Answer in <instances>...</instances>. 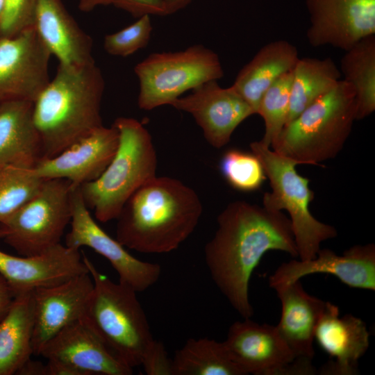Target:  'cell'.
I'll list each match as a JSON object with an SVG mask.
<instances>
[{
    "label": "cell",
    "mask_w": 375,
    "mask_h": 375,
    "mask_svg": "<svg viewBox=\"0 0 375 375\" xmlns=\"http://www.w3.org/2000/svg\"><path fill=\"white\" fill-rule=\"evenodd\" d=\"M14 298L10 287L0 274V321L7 313Z\"/></svg>",
    "instance_id": "37"
},
{
    "label": "cell",
    "mask_w": 375,
    "mask_h": 375,
    "mask_svg": "<svg viewBox=\"0 0 375 375\" xmlns=\"http://www.w3.org/2000/svg\"><path fill=\"white\" fill-rule=\"evenodd\" d=\"M37 0H4L0 15V39L15 37L34 27Z\"/></svg>",
    "instance_id": "33"
},
{
    "label": "cell",
    "mask_w": 375,
    "mask_h": 375,
    "mask_svg": "<svg viewBox=\"0 0 375 375\" xmlns=\"http://www.w3.org/2000/svg\"><path fill=\"white\" fill-rule=\"evenodd\" d=\"M217 224L204 247L206 265L235 310L244 319L251 318L249 281L263 255L276 250L298 257L290 219L281 211L235 201L221 212Z\"/></svg>",
    "instance_id": "1"
},
{
    "label": "cell",
    "mask_w": 375,
    "mask_h": 375,
    "mask_svg": "<svg viewBox=\"0 0 375 375\" xmlns=\"http://www.w3.org/2000/svg\"><path fill=\"white\" fill-rule=\"evenodd\" d=\"M223 342L247 374L290 375L295 358L274 326L244 318L230 326Z\"/></svg>",
    "instance_id": "16"
},
{
    "label": "cell",
    "mask_w": 375,
    "mask_h": 375,
    "mask_svg": "<svg viewBox=\"0 0 375 375\" xmlns=\"http://www.w3.org/2000/svg\"><path fill=\"white\" fill-rule=\"evenodd\" d=\"M112 125L119 132L114 157L99 178L79 187L87 207L104 223L117 219L131 196L156 176L157 156L148 130L129 117H118Z\"/></svg>",
    "instance_id": "6"
},
{
    "label": "cell",
    "mask_w": 375,
    "mask_h": 375,
    "mask_svg": "<svg viewBox=\"0 0 375 375\" xmlns=\"http://www.w3.org/2000/svg\"><path fill=\"white\" fill-rule=\"evenodd\" d=\"M330 274L349 287L375 290V245H355L338 255L321 249L310 260L282 263L269 278L271 288L289 284L312 274Z\"/></svg>",
    "instance_id": "17"
},
{
    "label": "cell",
    "mask_w": 375,
    "mask_h": 375,
    "mask_svg": "<svg viewBox=\"0 0 375 375\" xmlns=\"http://www.w3.org/2000/svg\"><path fill=\"white\" fill-rule=\"evenodd\" d=\"M112 0H78V8L83 12H90L99 6L111 4Z\"/></svg>",
    "instance_id": "40"
},
{
    "label": "cell",
    "mask_w": 375,
    "mask_h": 375,
    "mask_svg": "<svg viewBox=\"0 0 375 375\" xmlns=\"http://www.w3.org/2000/svg\"><path fill=\"white\" fill-rule=\"evenodd\" d=\"M71 205V229L65 237L67 247L78 250L81 247L91 248L109 261L119 276V282L137 292L149 289L158 281L160 265L135 258L107 234L91 216L79 187L72 188Z\"/></svg>",
    "instance_id": "10"
},
{
    "label": "cell",
    "mask_w": 375,
    "mask_h": 375,
    "mask_svg": "<svg viewBox=\"0 0 375 375\" xmlns=\"http://www.w3.org/2000/svg\"><path fill=\"white\" fill-rule=\"evenodd\" d=\"M44 180L33 169L0 166V223L33 197Z\"/></svg>",
    "instance_id": "29"
},
{
    "label": "cell",
    "mask_w": 375,
    "mask_h": 375,
    "mask_svg": "<svg viewBox=\"0 0 375 375\" xmlns=\"http://www.w3.org/2000/svg\"><path fill=\"white\" fill-rule=\"evenodd\" d=\"M229 356L224 342L190 338L172 359V375H246Z\"/></svg>",
    "instance_id": "27"
},
{
    "label": "cell",
    "mask_w": 375,
    "mask_h": 375,
    "mask_svg": "<svg viewBox=\"0 0 375 375\" xmlns=\"http://www.w3.org/2000/svg\"><path fill=\"white\" fill-rule=\"evenodd\" d=\"M93 288L92 276L85 273L62 283L32 291L34 355L39 356L43 346L59 331L81 319Z\"/></svg>",
    "instance_id": "18"
},
{
    "label": "cell",
    "mask_w": 375,
    "mask_h": 375,
    "mask_svg": "<svg viewBox=\"0 0 375 375\" xmlns=\"http://www.w3.org/2000/svg\"><path fill=\"white\" fill-rule=\"evenodd\" d=\"M89 273L79 250L60 242L35 255L15 256L0 251V274L14 297L62 283Z\"/></svg>",
    "instance_id": "14"
},
{
    "label": "cell",
    "mask_w": 375,
    "mask_h": 375,
    "mask_svg": "<svg viewBox=\"0 0 375 375\" xmlns=\"http://www.w3.org/2000/svg\"><path fill=\"white\" fill-rule=\"evenodd\" d=\"M202 210L192 188L174 178L155 176L124 204L116 219V240L140 253L172 251L193 233Z\"/></svg>",
    "instance_id": "2"
},
{
    "label": "cell",
    "mask_w": 375,
    "mask_h": 375,
    "mask_svg": "<svg viewBox=\"0 0 375 375\" xmlns=\"http://www.w3.org/2000/svg\"><path fill=\"white\" fill-rule=\"evenodd\" d=\"M51 56L34 27L0 39V103L33 102L50 81Z\"/></svg>",
    "instance_id": "11"
},
{
    "label": "cell",
    "mask_w": 375,
    "mask_h": 375,
    "mask_svg": "<svg viewBox=\"0 0 375 375\" xmlns=\"http://www.w3.org/2000/svg\"><path fill=\"white\" fill-rule=\"evenodd\" d=\"M340 71L355 92L356 119L372 114L375 110V35L364 38L345 51Z\"/></svg>",
    "instance_id": "28"
},
{
    "label": "cell",
    "mask_w": 375,
    "mask_h": 375,
    "mask_svg": "<svg viewBox=\"0 0 375 375\" xmlns=\"http://www.w3.org/2000/svg\"><path fill=\"white\" fill-rule=\"evenodd\" d=\"M299 58L296 47L290 42H270L240 69L232 86L257 114L262 95L279 78L294 69Z\"/></svg>",
    "instance_id": "24"
},
{
    "label": "cell",
    "mask_w": 375,
    "mask_h": 375,
    "mask_svg": "<svg viewBox=\"0 0 375 375\" xmlns=\"http://www.w3.org/2000/svg\"><path fill=\"white\" fill-rule=\"evenodd\" d=\"M3 238V233L1 232V231L0 230V238Z\"/></svg>",
    "instance_id": "42"
},
{
    "label": "cell",
    "mask_w": 375,
    "mask_h": 375,
    "mask_svg": "<svg viewBox=\"0 0 375 375\" xmlns=\"http://www.w3.org/2000/svg\"><path fill=\"white\" fill-rule=\"evenodd\" d=\"M171 106L190 113L207 142L217 149L227 144L235 128L255 115L232 85L222 88L216 80L200 85L191 94L174 100Z\"/></svg>",
    "instance_id": "13"
},
{
    "label": "cell",
    "mask_w": 375,
    "mask_h": 375,
    "mask_svg": "<svg viewBox=\"0 0 375 375\" xmlns=\"http://www.w3.org/2000/svg\"><path fill=\"white\" fill-rule=\"evenodd\" d=\"M119 132L112 125L94 129L56 156L40 160L34 169L41 178H62L73 188L99 178L114 157Z\"/></svg>",
    "instance_id": "15"
},
{
    "label": "cell",
    "mask_w": 375,
    "mask_h": 375,
    "mask_svg": "<svg viewBox=\"0 0 375 375\" xmlns=\"http://www.w3.org/2000/svg\"><path fill=\"white\" fill-rule=\"evenodd\" d=\"M352 87L344 79L286 124L271 144L300 165H319L342 149L356 121Z\"/></svg>",
    "instance_id": "5"
},
{
    "label": "cell",
    "mask_w": 375,
    "mask_h": 375,
    "mask_svg": "<svg viewBox=\"0 0 375 375\" xmlns=\"http://www.w3.org/2000/svg\"><path fill=\"white\" fill-rule=\"evenodd\" d=\"M3 4H4V0H0V15L3 10Z\"/></svg>",
    "instance_id": "41"
},
{
    "label": "cell",
    "mask_w": 375,
    "mask_h": 375,
    "mask_svg": "<svg viewBox=\"0 0 375 375\" xmlns=\"http://www.w3.org/2000/svg\"><path fill=\"white\" fill-rule=\"evenodd\" d=\"M17 375H47L46 364L31 358L27 360L17 370Z\"/></svg>",
    "instance_id": "38"
},
{
    "label": "cell",
    "mask_w": 375,
    "mask_h": 375,
    "mask_svg": "<svg viewBox=\"0 0 375 375\" xmlns=\"http://www.w3.org/2000/svg\"><path fill=\"white\" fill-rule=\"evenodd\" d=\"M293 70L279 78L262 95L257 115L264 120L265 133L260 142L270 147L286 124Z\"/></svg>",
    "instance_id": "30"
},
{
    "label": "cell",
    "mask_w": 375,
    "mask_h": 375,
    "mask_svg": "<svg viewBox=\"0 0 375 375\" xmlns=\"http://www.w3.org/2000/svg\"><path fill=\"white\" fill-rule=\"evenodd\" d=\"M34 28L59 64L94 62L91 37L78 26L61 0H37Z\"/></svg>",
    "instance_id": "21"
},
{
    "label": "cell",
    "mask_w": 375,
    "mask_h": 375,
    "mask_svg": "<svg viewBox=\"0 0 375 375\" xmlns=\"http://www.w3.org/2000/svg\"><path fill=\"white\" fill-rule=\"evenodd\" d=\"M72 190L67 180L44 179L33 197L0 223L2 239L22 256L60 243L72 218Z\"/></svg>",
    "instance_id": "9"
},
{
    "label": "cell",
    "mask_w": 375,
    "mask_h": 375,
    "mask_svg": "<svg viewBox=\"0 0 375 375\" xmlns=\"http://www.w3.org/2000/svg\"><path fill=\"white\" fill-rule=\"evenodd\" d=\"M141 366L147 375H172V359L159 341H156Z\"/></svg>",
    "instance_id": "35"
},
{
    "label": "cell",
    "mask_w": 375,
    "mask_h": 375,
    "mask_svg": "<svg viewBox=\"0 0 375 375\" xmlns=\"http://www.w3.org/2000/svg\"><path fill=\"white\" fill-rule=\"evenodd\" d=\"M281 303V319L276 331L296 359L312 360L317 323L326 302L310 295L300 280L274 287Z\"/></svg>",
    "instance_id": "22"
},
{
    "label": "cell",
    "mask_w": 375,
    "mask_h": 375,
    "mask_svg": "<svg viewBox=\"0 0 375 375\" xmlns=\"http://www.w3.org/2000/svg\"><path fill=\"white\" fill-rule=\"evenodd\" d=\"M32 292L15 297L0 321V375L15 374L33 353Z\"/></svg>",
    "instance_id": "25"
},
{
    "label": "cell",
    "mask_w": 375,
    "mask_h": 375,
    "mask_svg": "<svg viewBox=\"0 0 375 375\" xmlns=\"http://www.w3.org/2000/svg\"><path fill=\"white\" fill-rule=\"evenodd\" d=\"M152 29L150 16H142L127 27L106 35L103 48L112 56H130L147 46Z\"/></svg>",
    "instance_id": "32"
},
{
    "label": "cell",
    "mask_w": 375,
    "mask_h": 375,
    "mask_svg": "<svg viewBox=\"0 0 375 375\" xmlns=\"http://www.w3.org/2000/svg\"><path fill=\"white\" fill-rule=\"evenodd\" d=\"M165 14L172 15L184 8L192 0H164Z\"/></svg>",
    "instance_id": "39"
},
{
    "label": "cell",
    "mask_w": 375,
    "mask_h": 375,
    "mask_svg": "<svg viewBox=\"0 0 375 375\" xmlns=\"http://www.w3.org/2000/svg\"><path fill=\"white\" fill-rule=\"evenodd\" d=\"M47 375H86L83 371L65 362L48 359Z\"/></svg>",
    "instance_id": "36"
},
{
    "label": "cell",
    "mask_w": 375,
    "mask_h": 375,
    "mask_svg": "<svg viewBox=\"0 0 375 375\" xmlns=\"http://www.w3.org/2000/svg\"><path fill=\"white\" fill-rule=\"evenodd\" d=\"M111 4L134 17L144 15H166L164 0H112Z\"/></svg>",
    "instance_id": "34"
},
{
    "label": "cell",
    "mask_w": 375,
    "mask_h": 375,
    "mask_svg": "<svg viewBox=\"0 0 375 375\" xmlns=\"http://www.w3.org/2000/svg\"><path fill=\"white\" fill-rule=\"evenodd\" d=\"M313 47L329 45L347 51L375 35V0H306Z\"/></svg>",
    "instance_id": "12"
},
{
    "label": "cell",
    "mask_w": 375,
    "mask_h": 375,
    "mask_svg": "<svg viewBox=\"0 0 375 375\" xmlns=\"http://www.w3.org/2000/svg\"><path fill=\"white\" fill-rule=\"evenodd\" d=\"M134 72L140 82L138 104L145 110L171 106L186 91L224 76L218 55L201 44L152 53L138 63Z\"/></svg>",
    "instance_id": "8"
},
{
    "label": "cell",
    "mask_w": 375,
    "mask_h": 375,
    "mask_svg": "<svg viewBox=\"0 0 375 375\" xmlns=\"http://www.w3.org/2000/svg\"><path fill=\"white\" fill-rule=\"evenodd\" d=\"M94 288L80 321L125 365H142L156 340L137 292L101 274L83 254Z\"/></svg>",
    "instance_id": "4"
},
{
    "label": "cell",
    "mask_w": 375,
    "mask_h": 375,
    "mask_svg": "<svg viewBox=\"0 0 375 375\" xmlns=\"http://www.w3.org/2000/svg\"><path fill=\"white\" fill-rule=\"evenodd\" d=\"M315 338L331 359L321 367V374H358V360L369 345V334L361 319L351 314L340 317L339 308L326 301Z\"/></svg>",
    "instance_id": "19"
},
{
    "label": "cell",
    "mask_w": 375,
    "mask_h": 375,
    "mask_svg": "<svg viewBox=\"0 0 375 375\" xmlns=\"http://www.w3.org/2000/svg\"><path fill=\"white\" fill-rule=\"evenodd\" d=\"M33 108L30 101L0 103V166L33 169L42 159Z\"/></svg>",
    "instance_id": "23"
},
{
    "label": "cell",
    "mask_w": 375,
    "mask_h": 375,
    "mask_svg": "<svg viewBox=\"0 0 375 375\" xmlns=\"http://www.w3.org/2000/svg\"><path fill=\"white\" fill-rule=\"evenodd\" d=\"M39 356L72 365L86 375H131L122 362L80 320L65 327L42 348Z\"/></svg>",
    "instance_id": "20"
},
{
    "label": "cell",
    "mask_w": 375,
    "mask_h": 375,
    "mask_svg": "<svg viewBox=\"0 0 375 375\" xmlns=\"http://www.w3.org/2000/svg\"><path fill=\"white\" fill-rule=\"evenodd\" d=\"M104 88L95 62L81 66L58 63L53 78L33 102L42 160L56 156L103 126L100 111Z\"/></svg>",
    "instance_id": "3"
},
{
    "label": "cell",
    "mask_w": 375,
    "mask_h": 375,
    "mask_svg": "<svg viewBox=\"0 0 375 375\" xmlns=\"http://www.w3.org/2000/svg\"><path fill=\"white\" fill-rule=\"evenodd\" d=\"M250 148L262 163L271 185V192L264 194L263 206L276 211L285 210L289 213L298 257L302 260L314 258L321 243L335 238L338 232L310 212L309 204L314 192L309 188V180L296 169L300 164L271 150L260 141L251 142Z\"/></svg>",
    "instance_id": "7"
},
{
    "label": "cell",
    "mask_w": 375,
    "mask_h": 375,
    "mask_svg": "<svg viewBox=\"0 0 375 375\" xmlns=\"http://www.w3.org/2000/svg\"><path fill=\"white\" fill-rule=\"evenodd\" d=\"M341 76L339 68L330 57L299 58L293 69L286 124L333 90Z\"/></svg>",
    "instance_id": "26"
},
{
    "label": "cell",
    "mask_w": 375,
    "mask_h": 375,
    "mask_svg": "<svg viewBox=\"0 0 375 375\" xmlns=\"http://www.w3.org/2000/svg\"><path fill=\"white\" fill-rule=\"evenodd\" d=\"M223 177L233 188L251 192L258 190L266 179L258 158L253 153L236 149L226 151L219 163Z\"/></svg>",
    "instance_id": "31"
}]
</instances>
